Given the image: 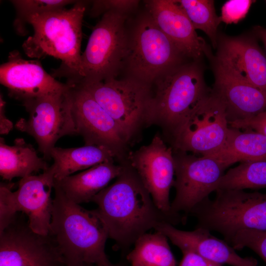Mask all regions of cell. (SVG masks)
Wrapping results in <instances>:
<instances>
[{"label":"cell","instance_id":"cell-1","mask_svg":"<svg viewBox=\"0 0 266 266\" xmlns=\"http://www.w3.org/2000/svg\"><path fill=\"white\" fill-rule=\"evenodd\" d=\"M121 173L93 199L114 247L127 254L142 235L162 224L180 221L165 213L156 205L134 169L127 163Z\"/></svg>","mask_w":266,"mask_h":266},{"label":"cell","instance_id":"cell-2","mask_svg":"<svg viewBox=\"0 0 266 266\" xmlns=\"http://www.w3.org/2000/svg\"><path fill=\"white\" fill-rule=\"evenodd\" d=\"M49 234L65 262L108 266L105 253L108 234L96 209L87 210L54 190Z\"/></svg>","mask_w":266,"mask_h":266},{"label":"cell","instance_id":"cell-3","mask_svg":"<svg viewBox=\"0 0 266 266\" xmlns=\"http://www.w3.org/2000/svg\"><path fill=\"white\" fill-rule=\"evenodd\" d=\"M85 3L77 1L69 9L63 8L28 17L33 33L23 42L25 53L39 59L52 56L62 61V68L55 73L66 76L68 80L78 74L80 66L82 24Z\"/></svg>","mask_w":266,"mask_h":266},{"label":"cell","instance_id":"cell-4","mask_svg":"<svg viewBox=\"0 0 266 266\" xmlns=\"http://www.w3.org/2000/svg\"><path fill=\"white\" fill-rule=\"evenodd\" d=\"M150 125L161 126L172 138L191 111L211 92L197 63L180 65L159 77Z\"/></svg>","mask_w":266,"mask_h":266},{"label":"cell","instance_id":"cell-5","mask_svg":"<svg viewBox=\"0 0 266 266\" xmlns=\"http://www.w3.org/2000/svg\"><path fill=\"white\" fill-rule=\"evenodd\" d=\"M215 192L213 200L207 198L192 211L197 220V228L216 232L228 243L239 231H266V193Z\"/></svg>","mask_w":266,"mask_h":266},{"label":"cell","instance_id":"cell-6","mask_svg":"<svg viewBox=\"0 0 266 266\" xmlns=\"http://www.w3.org/2000/svg\"><path fill=\"white\" fill-rule=\"evenodd\" d=\"M88 92L115 121L129 142L144 125H150L153 96L149 84L135 78L80 81Z\"/></svg>","mask_w":266,"mask_h":266},{"label":"cell","instance_id":"cell-7","mask_svg":"<svg viewBox=\"0 0 266 266\" xmlns=\"http://www.w3.org/2000/svg\"><path fill=\"white\" fill-rule=\"evenodd\" d=\"M125 19L124 12L117 10H109L103 14L93 28L81 54L78 74L67 81L68 83L115 78L126 59L128 47Z\"/></svg>","mask_w":266,"mask_h":266},{"label":"cell","instance_id":"cell-8","mask_svg":"<svg viewBox=\"0 0 266 266\" xmlns=\"http://www.w3.org/2000/svg\"><path fill=\"white\" fill-rule=\"evenodd\" d=\"M183 56L148 14L134 28L125 60L133 78L149 84L180 66Z\"/></svg>","mask_w":266,"mask_h":266},{"label":"cell","instance_id":"cell-9","mask_svg":"<svg viewBox=\"0 0 266 266\" xmlns=\"http://www.w3.org/2000/svg\"><path fill=\"white\" fill-rule=\"evenodd\" d=\"M229 128L225 105L211 90L172 137V148L173 151L211 155L225 143Z\"/></svg>","mask_w":266,"mask_h":266},{"label":"cell","instance_id":"cell-10","mask_svg":"<svg viewBox=\"0 0 266 266\" xmlns=\"http://www.w3.org/2000/svg\"><path fill=\"white\" fill-rule=\"evenodd\" d=\"M54 174L49 166L39 175L22 178L14 192V183L0 185V216L6 220L18 212L25 214L29 226L35 233L47 235L51 220Z\"/></svg>","mask_w":266,"mask_h":266},{"label":"cell","instance_id":"cell-11","mask_svg":"<svg viewBox=\"0 0 266 266\" xmlns=\"http://www.w3.org/2000/svg\"><path fill=\"white\" fill-rule=\"evenodd\" d=\"M68 90L23 102L29 117L20 119L15 125L35 139L46 160L51 159V151L60 138L76 134Z\"/></svg>","mask_w":266,"mask_h":266},{"label":"cell","instance_id":"cell-12","mask_svg":"<svg viewBox=\"0 0 266 266\" xmlns=\"http://www.w3.org/2000/svg\"><path fill=\"white\" fill-rule=\"evenodd\" d=\"M175 195L171 210L175 214L191 213L200 203L216 191L227 168L216 159L197 157L187 152L173 151Z\"/></svg>","mask_w":266,"mask_h":266},{"label":"cell","instance_id":"cell-13","mask_svg":"<svg viewBox=\"0 0 266 266\" xmlns=\"http://www.w3.org/2000/svg\"><path fill=\"white\" fill-rule=\"evenodd\" d=\"M24 216L17 213L0 231V266H62L65 260L51 236L34 232Z\"/></svg>","mask_w":266,"mask_h":266},{"label":"cell","instance_id":"cell-14","mask_svg":"<svg viewBox=\"0 0 266 266\" xmlns=\"http://www.w3.org/2000/svg\"><path fill=\"white\" fill-rule=\"evenodd\" d=\"M127 163L138 175L157 207L166 214L183 222L182 215L172 212L170 190L175 175L173 151L158 134L151 142L130 153Z\"/></svg>","mask_w":266,"mask_h":266},{"label":"cell","instance_id":"cell-15","mask_svg":"<svg viewBox=\"0 0 266 266\" xmlns=\"http://www.w3.org/2000/svg\"><path fill=\"white\" fill-rule=\"evenodd\" d=\"M69 85L76 134L83 138L85 145L105 147L116 159L124 160L128 142L119 125L88 92L78 85Z\"/></svg>","mask_w":266,"mask_h":266},{"label":"cell","instance_id":"cell-16","mask_svg":"<svg viewBox=\"0 0 266 266\" xmlns=\"http://www.w3.org/2000/svg\"><path fill=\"white\" fill-rule=\"evenodd\" d=\"M0 81L10 97L23 102L63 93L70 87L49 74L39 61L25 60L16 50L10 52L8 61L0 66Z\"/></svg>","mask_w":266,"mask_h":266},{"label":"cell","instance_id":"cell-17","mask_svg":"<svg viewBox=\"0 0 266 266\" xmlns=\"http://www.w3.org/2000/svg\"><path fill=\"white\" fill-rule=\"evenodd\" d=\"M213 91L224 102L228 123L248 119L266 110V93L234 74L213 58Z\"/></svg>","mask_w":266,"mask_h":266},{"label":"cell","instance_id":"cell-18","mask_svg":"<svg viewBox=\"0 0 266 266\" xmlns=\"http://www.w3.org/2000/svg\"><path fill=\"white\" fill-rule=\"evenodd\" d=\"M146 4L157 26L184 56L198 60L209 53L204 40L176 0H147Z\"/></svg>","mask_w":266,"mask_h":266},{"label":"cell","instance_id":"cell-19","mask_svg":"<svg viewBox=\"0 0 266 266\" xmlns=\"http://www.w3.org/2000/svg\"><path fill=\"white\" fill-rule=\"evenodd\" d=\"M216 59L242 80L266 93V57L250 37H218Z\"/></svg>","mask_w":266,"mask_h":266},{"label":"cell","instance_id":"cell-20","mask_svg":"<svg viewBox=\"0 0 266 266\" xmlns=\"http://www.w3.org/2000/svg\"><path fill=\"white\" fill-rule=\"evenodd\" d=\"M155 231L165 235L181 251H190L212 262L232 266H257L252 257L243 258L225 240L212 235L207 230L196 228L193 231L177 229L169 223H163Z\"/></svg>","mask_w":266,"mask_h":266},{"label":"cell","instance_id":"cell-21","mask_svg":"<svg viewBox=\"0 0 266 266\" xmlns=\"http://www.w3.org/2000/svg\"><path fill=\"white\" fill-rule=\"evenodd\" d=\"M124 167V164L116 165L114 162L102 163L77 174L54 179L53 189L77 204L92 201L121 173Z\"/></svg>","mask_w":266,"mask_h":266},{"label":"cell","instance_id":"cell-22","mask_svg":"<svg viewBox=\"0 0 266 266\" xmlns=\"http://www.w3.org/2000/svg\"><path fill=\"white\" fill-rule=\"evenodd\" d=\"M49 166L44 158L37 155L34 147L23 138H16L12 145L0 138V175L9 182L15 177L23 178L46 170Z\"/></svg>","mask_w":266,"mask_h":266},{"label":"cell","instance_id":"cell-23","mask_svg":"<svg viewBox=\"0 0 266 266\" xmlns=\"http://www.w3.org/2000/svg\"><path fill=\"white\" fill-rule=\"evenodd\" d=\"M50 156L54 162L50 167L56 180L102 163L114 162L116 159L114 154L105 147L85 145L66 148L55 147Z\"/></svg>","mask_w":266,"mask_h":266},{"label":"cell","instance_id":"cell-24","mask_svg":"<svg viewBox=\"0 0 266 266\" xmlns=\"http://www.w3.org/2000/svg\"><path fill=\"white\" fill-rule=\"evenodd\" d=\"M222 163L227 168L237 162L266 161V136L252 130L229 128L220 149L207 156Z\"/></svg>","mask_w":266,"mask_h":266},{"label":"cell","instance_id":"cell-25","mask_svg":"<svg viewBox=\"0 0 266 266\" xmlns=\"http://www.w3.org/2000/svg\"><path fill=\"white\" fill-rule=\"evenodd\" d=\"M167 240L158 231L146 233L135 241L126 260L130 266H176Z\"/></svg>","mask_w":266,"mask_h":266},{"label":"cell","instance_id":"cell-26","mask_svg":"<svg viewBox=\"0 0 266 266\" xmlns=\"http://www.w3.org/2000/svg\"><path fill=\"white\" fill-rule=\"evenodd\" d=\"M266 188V161L241 163L220 179L217 190H244Z\"/></svg>","mask_w":266,"mask_h":266},{"label":"cell","instance_id":"cell-27","mask_svg":"<svg viewBox=\"0 0 266 266\" xmlns=\"http://www.w3.org/2000/svg\"><path fill=\"white\" fill-rule=\"evenodd\" d=\"M191 21L195 30L203 31L209 37L213 46H217V29L222 22L216 14L212 0H176Z\"/></svg>","mask_w":266,"mask_h":266},{"label":"cell","instance_id":"cell-28","mask_svg":"<svg viewBox=\"0 0 266 266\" xmlns=\"http://www.w3.org/2000/svg\"><path fill=\"white\" fill-rule=\"evenodd\" d=\"M11 2L14 6L17 16L14 25L17 33L21 35L26 33L25 25L28 17L38 13L64 8L76 1L68 0H16Z\"/></svg>","mask_w":266,"mask_h":266},{"label":"cell","instance_id":"cell-29","mask_svg":"<svg viewBox=\"0 0 266 266\" xmlns=\"http://www.w3.org/2000/svg\"><path fill=\"white\" fill-rule=\"evenodd\" d=\"M235 250L248 248L266 265V231L242 230L237 232L229 243Z\"/></svg>","mask_w":266,"mask_h":266},{"label":"cell","instance_id":"cell-30","mask_svg":"<svg viewBox=\"0 0 266 266\" xmlns=\"http://www.w3.org/2000/svg\"><path fill=\"white\" fill-rule=\"evenodd\" d=\"M251 0H230L222 7L220 16L222 22L226 24L237 23L247 14L252 3Z\"/></svg>","mask_w":266,"mask_h":266},{"label":"cell","instance_id":"cell-31","mask_svg":"<svg viewBox=\"0 0 266 266\" xmlns=\"http://www.w3.org/2000/svg\"><path fill=\"white\" fill-rule=\"evenodd\" d=\"M136 0H96L91 9V14L99 15L102 13L114 10L124 12L136 6Z\"/></svg>","mask_w":266,"mask_h":266},{"label":"cell","instance_id":"cell-32","mask_svg":"<svg viewBox=\"0 0 266 266\" xmlns=\"http://www.w3.org/2000/svg\"><path fill=\"white\" fill-rule=\"evenodd\" d=\"M231 128L255 131L266 136V110L248 119L229 123Z\"/></svg>","mask_w":266,"mask_h":266},{"label":"cell","instance_id":"cell-33","mask_svg":"<svg viewBox=\"0 0 266 266\" xmlns=\"http://www.w3.org/2000/svg\"><path fill=\"white\" fill-rule=\"evenodd\" d=\"M183 257L179 266H223L209 261L198 254L190 251H182Z\"/></svg>","mask_w":266,"mask_h":266},{"label":"cell","instance_id":"cell-34","mask_svg":"<svg viewBox=\"0 0 266 266\" xmlns=\"http://www.w3.org/2000/svg\"><path fill=\"white\" fill-rule=\"evenodd\" d=\"M5 102L0 94V133L7 134L13 129V124L6 117L5 113Z\"/></svg>","mask_w":266,"mask_h":266},{"label":"cell","instance_id":"cell-35","mask_svg":"<svg viewBox=\"0 0 266 266\" xmlns=\"http://www.w3.org/2000/svg\"><path fill=\"white\" fill-rule=\"evenodd\" d=\"M255 33L261 39L266 48V29L261 27H256L255 28Z\"/></svg>","mask_w":266,"mask_h":266},{"label":"cell","instance_id":"cell-36","mask_svg":"<svg viewBox=\"0 0 266 266\" xmlns=\"http://www.w3.org/2000/svg\"><path fill=\"white\" fill-rule=\"evenodd\" d=\"M62 266H98L96 265L88 264V263H80L76 265H69L64 263Z\"/></svg>","mask_w":266,"mask_h":266},{"label":"cell","instance_id":"cell-37","mask_svg":"<svg viewBox=\"0 0 266 266\" xmlns=\"http://www.w3.org/2000/svg\"><path fill=\"white\" fill-rule=\"evenodd\" d=\"M108 266H129L126 262H120L119 263H118L117 264H111Z\"/></svg>","mask_w":266,"mask_h":266}]
</instances>
